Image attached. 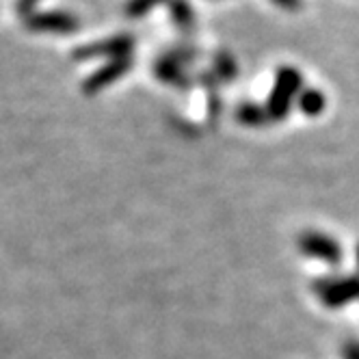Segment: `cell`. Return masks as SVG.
<instances>
[{
    "label": "cell",
    "instance_id": "6da1fadb",
    "mask_svg": "<svg viewBox=\"0 0 359 359\" xmlns=\"http://www.w3.org/2000/svg\"><path fill=\"white\" fill-rule=\"evenodd\" d=\"M303 91V76L294 65H281L275 72V81L266 100L271 121L286 119L292 111V100Z\"/></svg>",
    "mask_w": 359,
    "mask_h": 359
},
{
    "label": "cell",
    "instance_id": "7a4b0ae2",
    "mask_svg": "<svg viewBox=\"0 0 359 359\" xmlns=\"http://www.w3.org/2000/svg\"><path fill=\"white\" fill-rule=\"evenodd\" d=\"M312 292L325 307L338 310V307H344L359 299V273L318 277L312 284Z\"/></svg>",
    "mask_w": 359,
    "mask_h": 359
},
{
    "label": "cell",
    "instance_id": "3957f363",
    "mask_svg": "<svg viewBox=\"0 0 359 359\" xmlns=\"http://www.w3.org/2000/svg\"><path fill=\"white\" fill-rule=\"evenodd\" d=\"M137 41L135 35L130 33H117L111 35L107 39H97V41H89V43H81L72 50V57L76 61H91V59H123L130 57L135 50Z\"/></svg>",
    "mask_w": 359,
    "mask_h": 359
},
{
    "label": "cell",
    "instance_id": "277c9868",
    "mask_svg": "<svg viewBox=\"0 0 359 359\" xmlns=\"http://www.w3.org/2000/svg\"><path fill=\"white\" fill-rule=\"evenodd\" d=\"M297 245H299V251L303 255H307V258L320 260V262L331 264V266H338L342 262V247L336 238L329 236V234L307 229V232H303L299 236Z\"/></svg>",
    "mask_w": 359,
    "mask_h": 359
},
{
    "label": "cell",
    "instance_id": "5b68a950",
    "mask_svg": "<svg viewBox=\"0 0 359 359\" xmlns=\"http://www.w3.org/2000/svg\"><path fill=\"white\" fill-rule=\"evenodd\" d=\"M24 27L33 33H57V35H67L79 31L81 22L74 13L61 11V9H50V11H35L24 20Z\"/></svg>",
    "mask_w": 359,
    "mask_h": 359
},
{
    "label": "cell",
    "instance_id": "8992f818",
    "mask_svg": "<svg viewBox=\"0 0 359 359\" xmlns=\"http://www.w3.org/2000/svg\"><path fill=\"white\" fill-rule=\"evenodd\" d=\"M133 67V57H123V59H111L104 65H100L93 74H89L83 81L81 89L85 95H95L97 91H102L104 87L113 85L115 81L123 79V76L130 72Z\"/></svg>",
    "mask_w": 359,
    "mask_h": 359
},
{
    "label": "cell",
    "instance_id": "52a82bcc",
    "mask_svg": "<svg viewBox=\"0 0 359 359\" xmlns=\"http://www.w3.org/2000/svg\"><path fill=\"white\" fill-rule=\"evenodd\" d=\"M184 63L177 61L169 50H165L163 55L156 57V61L151 63V72L154 76L161 81V83H167V85H173V87H180V89H187L191 85V79L189 74L184 72Z\"/></svg>",
    "mask_w": 359,
    "mask_h": 359
},
{
    "label": "cell",
    "instance_id": "ba28073f",
    "mask_svg": "<svg viewBox=\"0 0 359 359\" xmlns=\"http://www.w3.org/2000/svg\"><path fill=\"white\" fill-rule=\"evenodd\" d=\"M297 104H299V111L303 115H307V117H318L325 111V107H327V97L316 87H303V91L297 97Z\"/></svg>",
    "mask_w": 359,
    "mask_h": 359
},
{
    "label": "cell",
    "instance_id": "9c48e42d",
    "mask_svg": "<svg viewBox=\"0 0 359 359\" xmlns=\"http://www.w3.org/2000/svg\"><path fill=\"white\" fill-rule=\"evenodd\" d=\"M167 9H169V15H171V20H173L177 31H182V33L193 31V27H195V11H193L189 0H169Z\"/></svg>",
    "mask_w": 359,
    "mask_h": 359
},
{
    "label": "cell",
    "instance_id": "30bf717a",
    "mask_svg": "<svg viewBox=\"0 0 359 359\" xmlns=\"http://www.w3.org/2000/svg\"><path fill=\"white\" fill-rule=\"evenodd\" d=\"M236 119L245 126H251V128H260V126L271 121L266 107L255 104V102H243V104H238Z\"/></svg>",
    "mask_w": 359,
    "mask_h": 359
},
{
    "label": "cell",
    "instance_id": "8fae6325",
    "mask_svg": "<svg viewBox=\"0 0 359 359\" xmlns=\"http://www.w3.org/2000/svg\"><path fill=\"white\" fill-rule=\"evenodd\" d=\"M212 67H215V76L219 81H225V83H232L238 74V65H236V59L227 53V50H217L215 57H212Z\"/></svg>",
    "mask_w": 359,
    "mask_h": 359
},
{
    "label": "cell",
    "instance_id": "7c38bea8",
    "mask_svg": "<svg viewBox=\"0 0 359 359\" xmlns=\"http://www.w3.org/2000/svg\"><path fill=\"white\" fill-rule=\"evenodd\" d=\"M169 3V0H126V5H123V13L126 18H143L147 15L154 7H158V5H165Z\"/></svg>",
    "mask_w": 359,
    "mask_h": 359
},
{
    "label": "cell",
    "instance_id": "4fadbf2b",
    "mask_svg": "<svg viewBox=\"0 0 359 359\" xmlns=\"http://www.w3.org/2000/svg\"><path fill=\"white\" fill-rule=\"evenodd\" d=\"M39 0H15V13L22 15L24 20H27L29 15L35 13V7H37Z\"/></svg>",
    "mask_w": 359,
    "mask_h": 359
},
{
    "label": "cell",
    "instance_id": "5bb4252c",
    "mask_svg": "<svg viewBox=\"0 0 359 359\" xmlns=\"http://www.w3.org/2000/svg\"><path fill=\"white\" fill-rule=\"evenodd\" d=\"M342 359H359V340H348L342 344Z\"/></svg>",
    "mask_w": 359,
    "mask_h": 359
},
{
    "label": "cell",
    "instance_id": "9a60e30c",
    "mask_svg": "<svg viewBox=\"0 0 359 359\" xmlns=\"http://www.w3.org/2000/svg\"><path fill=\"white\" fill-rule=\"evenodd\" d=\"M273 5L281 7V9H286V11H297L301 9V0H271Z\"/></svg>",
    "mask_w": 359,
    "mask_h": 359
},
{
    "label": "cell",
    "instance_id": "2e32d148",
    "mask_svg": "<svg viewBox=\"0 0 359 359\" xmlns=\"http://www.w3.org/2000/svg\"><path fill=\"white\" fill-rule=\"evenodd\" d=\"M355 262H357V273H359V245L355 249Z\"/></svg>",
    "mask_w": 359,
    "mask_h": 359
}]
</instances>
